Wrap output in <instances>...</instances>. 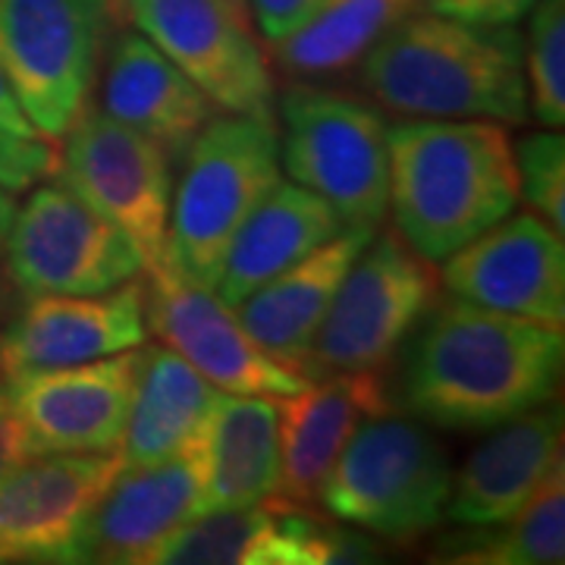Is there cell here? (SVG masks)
<instances>
[{"label": "cell", "mask_w": 565, "mask_h": 565, "mask_svg": "<svg viewBox=\"0 0 565 565\" xmlns=\"http://www.w3.org/2000/svg\"><path fill=\"white\" fill-rule=\"evenodd\" d=\"M381 546L359 527L308 505L264 503L202 512L145 553L141 565H337L374 563Z\"/></svg>", "instance_id": "12"}, {"label": "cell", "mask_w": 565, "mask_h": 565, "mask_svg": "<svg viewBox=\"0 0 565 565\" xmlns=\"http://www.w3.org/2000/svg\"><path fill=\"white\" fill-rule=\"evenodd\" d=\"M145 323L217 390L248 396H292L311 384L302 367L267 355L214 289L189 282L167 264L148 267Z\"/></svg>", "instance_id": "13"}, {"label": "cell", "mask_w": 565, "mask_h": 565, "mask_svg": "<svg viewBox=\"0 0 565 565\" xmlns=\"http://www.w3.org/2000/svg\"><path fill=\"white\" fill-rule=\"evenodd\" d=\"M202 444L167 462L122 468L85 525L79 563L141 565L158 541L202 515Z\"/></svg>", "instance_id": "18"}, {"label": "cell", "mask_w": 565, "mask_h": 565, "mask_svg": "<svg viewBox=\"0 0 565 565\" xmlns=\"http://www.w3.org/2000/svg\"><path fill=\"white\" fill-rule=\"evenodd\" d=\"M248 13L255 17V29L267 47L292 35L302 22H308L327 0H245Z\"/></svg>", "instance_id": "31"}, {"label": "cell", "mask_w": 565, "mask_h": 565, "mask_svg": "<svg viewBox=\"0 0 565 565\" xmlns=\"http://www.w3.org/2000/svg\"><path fill=\"white\" fill-rule=\"evenodd\" d=\"M371 236L374 233L364 230H343L330 243L305 255L302 262L282 270L280 277L267 280L252 296H245L236 305V318L245 327V333L267 355L305 371L323 315L343 282L345 270L359 258V252Z\"/></svg>", "instance_id": "22"}, {"label": "cell", "mask_w": 565, "mask_h": 565, "mask_svg": "<svg viewBox=\"0 0 565 565\" xmlns=\"http://www.w3.org/2000/svg\"><path fill=\"white\" fill-rule=\"evenodd\" d=\"M180 163L167 245L158 264L214 289L239 226L280 182L277 120L217 114Z\"/></svg>", "instance_id": "4"}, {"label": "cell", "mask_w": 565, "mask_h": 565, "mask_svg": "<svg viewBox=\"0 0 565 565\" xmlns=\"http://www.w3.org/2000/svg\"><path fill=\"white\" fill-rule=\"evenodd\" d=\"M126 20L223 114L277 120L274 70L236 0H122Z\"/></svg>", "instance_id": "11"}, {"label": "cell", "mask_w": 565, "mask_h": 565, "mask_svg": "<svg viewBox=\"0 0 565 565\" xmlns=\"http://www.w3.org/2000/svg\"><path fill=\"white\" fill-rule=\"evenodd\" d=\"M17 214V204H13V192H7L0 185V255H3V243H7V233H10V223Z\"/></svg>", "instance_id": "35"}, {"label": "cell", "mask_w": 565, "mask_h": 565, "mask_svg": "<svg viewBox=\"0 0 565 565\" xmlns=\"http://www.w3.org/2000/svg\"><path fill=\"white\" fill-rule=\"evenodd\" d=\"M399 403L444 430H493L553 403L563 381V327L440 302L403 345Z\"/></svg>", "instance_id": "1"}, {"label": "cell", "mask_w": 565, "mask_h": 565, "mask_svg": "<svg viewBox=\"0 0 565 565\" xmlns=\"http://www.w3.org/2000/svg\"><path fill=\"white\" fill-rule=\"evenodd\" d=\"M141 345L95 362L7 381L32 456L117 452L129 422Z\"/></svg>", "instance_id": "16"}, {"label": "cell", "mask_w": 565, "mask_h": 565, "mask_svg": "<svg viewBox=\"0 0 565 565\" xmlns=\"http://www.w3.org/2000/svg\"><path fill=\"white\" fill-rule=\"evenodd\" d=\"M340 233L343 221L333 204L299 182L280 180L239 226L214 292L230 308H236L258 286L280 277L282 270Z\"/></svg>", "instance_id": "23"}, {"label": "cell", "mask_w": 565, "mask_h": 565, "mask_svg": "<svg viewBox=\"0 0 565 565\" xmlns=\"http://www.w3.org/2000/svg\"><path fill=\"white\" fill-rule=\"evenodd\" d=\"M534 3L537 0H424V10L465 22L515 25L519 20H525Z\"/></svg>", "instance_id": "32"}, {"label": "cell", "mask_w": 565, "mask_h": 565, "mask_svg": "<svg viewBox=\"0 0 565 565\" xmlns=\"http://www.w3.org/2000/svg\"><path fill=\"white\" fill-rule=\"evenodd\" d=\"M102 110L151 139L173 163L223 114L195 82L145 39L120 29L102 61Z\"/></svg>", "instance_id": "19"}, {"label": "cell", "mask_w": 565, "mask_h": 565, "mask_svg": "<svg viewBox=\"0 0 565 565\" xmlns=\"http://www.w3.org/2000/svg\"><path fill=\"white\" fill-rule=\"evenodd\" d=\"M122 25V0H0V73L41 139L79 117Z\"/></svg>", "instance_id": "7"}, {"label": "cell", "mask_w": 565, "mask_h": 565, "mask_svg": "<svg viewBox=\"0 0 565 565\" xmlns=\"http://www.w3.org/2000/svg\"><path fill=\"white\" fill-rule=\"evenodd\" d=\"M57 182L76 192L136 243L145 270L163 258L173 199V161L102 107H82L63 132Z\"/></svg>", "instance_id": "10"}, {"label": "cell", "mask_w": 565, "mask_h": 565, "mask_svg": "<svg viewBox=\"0 0 565 565\" xmlns=\"http://www.w3.org/2000/svg\"><path fill=\"white\" fill-rule=\"evenodd\" d=\"M274 110L280 163L292 182L333 204L345 230L377 233L390 207L384 110L323 82H289Z\"/></svg>", "instance_id": "6"}, {"label": "cell", "mask_w": 565, "mask_h": 565, "mask_svg": "<svg viewBox=\"0 0 565 565\" xmlns=\"http://www.w3.org/2000/svg\"><path fill=\"white\" fill-rule=\"evenodd\" d=\"M531 117L550 129L565 122V0H537L525 39Z\"/></svg>", "instance_id": "28"}, {"label": "cell", "mask_w": 565, "mask_h": 565, "mask_svg": "<svg viewBox=\"0 0 565 565\" xmlns=\"http://www.w3.org/2000/svg\"><path fill=\"white\" fill-rule=\"evenodd\" d=\"M440 299V274L399 239L371 236L345 270L323 315L305 371L311 381L337 371H386L424 315Z\"/></svg>", "instance_id": "8"}, {"label": "cell", "mask_w": 565, "mask_h": 565, "mask_svg": "<svg viewBox=\"0 0 565 565\" xmlns=\"http://www.w3.org/2000/svg\"><path fill=\"white\" fill-rule=\"evenodd\" d=\"M3 255L7 280L22 296H102L145 270L136 243L63 182H47L25 199Z\"/></svg>", "instance_id": "9"}, {"label": "cell", "mask_w": 565, "mask_h": 565, "mask_svg": "<svg viewBox=\"0 0 565 565\" xmlns=\"http://www.w3.org/2000/svg\"><path fill=\"white\" fill-rule=\"evenodd\" d=\"M29 456H32V449H29L20 418L13 412L10 393H7V386H0V478L10 475Z\"/></svg>", "instance_id": "33"}, {"label": "cell", "mask_w": 565, "mask_h": 565, "mask_svg": "<svg viewBox=\"0 0 565 565\" xmlns=\"http://www.w3.org/2000/svg\"><path fill=\"white\" fill-rule=\"evenodd\" d=\"M563 456V405L544 403L490 430L475 446L446 500V522L490 527L509 522L534 497L546 471Z\"/></svg>", "instance_id": "21"}, {"label": "cell", "mask_w": 565, "mask_h": 565, "mask_svg": "<svg viewBox=\"0 0 565 565\" xmlns=\"http://www.w3.org/2000/svg\"><path fill=\"white\" fill-rule=\"evenodd\" d=\"M440 286L456 299L563 327L565 245L541 214H509L444 258Z\"/></svg>", "instance_id": "15"}, {"label": "cell", "mask_w": 565, "mask_h": 565, "mask_svg": "<svg viewBox=\"0 0 565 565\" xmlns=\"http://www.w3.org/2000/svg\"><path fill=\"white\" fill-rule=\"evenodd\" d=\"M221 390L170 345L141 349L129 422L122 430V468L158 465L202 444Z\"/></svg>", "instance_id": "24"}, {"label": "cell", "mask_w": 565, "mask_h": 565, "mask_svg": "<svg viewBox=\"0 0 565 565\" xmlns=\"http://www.w3.org/2000/svg\"><path fill=\"white\" fill-rule=\"evenodd\" d=\"M0 132L17 136V139H41L39 129L32 126V120L22 110V104L17 102L10 82L3 79V73H0Z\"/></svg>", "instance_id": "34"}, {"label": "cell", "mask_w": 565, "mask_h": 565, "mask_svg": "<svg viewBox=\"0 0 565 565\" xmlns=\"http://www.w3.org/2000/svg\"><path fill=\"white\" fill-rule=\"evenodd\" d=\"M519 195L556 233H565V139L559 129L531 132L512 148Z\"/></svg>", "instance_id": "29"}, {"label": "cell", "mask_w": 565, "mask_h": 565, "mask_svg": "<svg viewBox=\"0 0 565 565\" xmlns=\"http://www.w3.org/2000/svg\"><path fill=\"white\" fill-rule=\"evenodd\" d=\"M452 465L444 444L393 408L364 418L318 487L323 515L381 537L415 544L446 522Z\"/></svg>", "instance_id": "5"}, {"label": "cell", "mask_w": 565, "mask_h": 565, "mask_svg": "<svg viewBox=\"0 0 565 565\" xmlns=\"http://www.w3.org/2000/svg\"><path fill=\"white\" fill-rule=\"evenodd\" d=\"M148 340L145 282L129 280L102 296H29L0 330V377L117 355Z\"/></svg>", "instance_id": "17"}, {"label": "cell", "mask_w": 565, "mask_h": 565, "mask_svg": "<svg viewBox=\"0 0 565 565\" xmlns=\"http://www.w3.org/2000/svg\"><path fill=\"white\" fill-rule=\"evenodd\" d=\"M7 311H10V286L0 277V323L7 318Z\"/></svg>", "instance_id": "36"}, {"label": "cell", "mask_w": 565, "mask_h": 565, "mask_svg": "<svg viewBox=\"0 0 565 565\" xmlns=\"http://www.w3.org/2000/svg\"><path fill=\"white\" fill-rule=\"evenodd\" d=\"M386 371H337L333 377L282 396L277 405L280 422V500L311 505L318 487L343 452L355 427L390 412Z\"/></svg>", "instance_id": "20"}, {"label": "cell", "mask_w": 565, "mask_h": 565, "mask_svg": "<svg viewBox=\"0 0 565 565\" xmlns=\"http://www.w3.org/2000/svg\"><path fill=\"white\" fill-rule=\"evenodd\" d=\"M120 452H39L0 478V563H79Z\"/></svg>", "instance_id": "14"}, {"label": "cell", "mask_w": 565, "mask_h": 565, "mask_svg": "<svg viewBox=\"0 0 565 565\" xmlns=\"http://www.w3.org/2000/svg\"><path fill=\"white\" fill-rule=\"evenodd\" d=\"M355 79L371 102L396 117L505 126H522L531 117L525 35L515 25L418 10L367 51Z\"/></svg>", "instance_id": "2"}, {"label": "cell", "mask_w": 565, "mask_h": 565, "mask_svg": "<svg viewBox=\"0 0 565 565\" xmlns=\"http://www.w3.org/2000/svg\"><path fill=\"white\" fill-rule=\"evenodd\" d=\"M393 226L412 252L444 262L519 204L512 141L497 120L405 117L386 132Z\"/></svg>", "instance_id": "3"}, {"label": "cell", "mask_w": 565, "mask_h": 565, "mask_svg": "<svg viewBox=\"0 0 565 565\" xmlns=\"http://www.w3.org/2000/svg\"><path fill=\"white\" fill-rule=\"evenodd\" d=\"M57 151L44 139H17L0 132V185L7 192H25L44 177H54Z\"/></svg>", "instance_id": "30"}, {"label": "cell", "mask_w": 565, "mask_h": 565, "mask_svg": "<svg viewBox=\"0 0 565 565\" xmlns=\"http://www.w3.org/2000/svg\"><path fill=\"white\" fill-rule=\"evenodd\" d=\"M236 3H243V7H248V3H245V0H236Z\"/></svg>", "instance_id": "37"}, {"label": "cell", "mask_w": 565, "mask_h": 565, "mask_svg": "<svg viewBox=\"0 0 565 565\" xmlns=\"http://www.w3.org/2000/svg\"><path fill=\"white\" fill-rule=\"evenodd\" d=\"M563 456L541 487L509 522L459 527L434 546V563L452 565H553L565 559V468Z\"/></svg>", "instance_id": "27"}, {"label": "cell", "mask_w": 565, "mask_h": 565, "mask_svg": "<svg viewBox=\"0 0 565 565\" xmlns=\"http://www.w3.org/2000/svg\"><path fill=\"white\" fill-rule=\"evenodd\" d=\"M202 512L264 503L280 493V422L267 396L233 393L211 412L202 440Z\"/></svg>", "instance_id": "25"}, {"label": "cell", "mask_w": 565, "mask_h": 565, "mask_svg": "<svg viewBox=\"0 0 565 565\" xmlns=\"http://www.w3.org/2000/svg\"><path fill=\"white\" fill-rule=\"evenodd\" d=\"M418 10L424 0H327L311 20L270 47V70H280L289 82L343 79L393 25Z\"/></svg>", "instance_id": "26"}]
</instances>
